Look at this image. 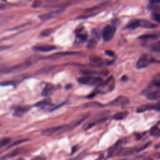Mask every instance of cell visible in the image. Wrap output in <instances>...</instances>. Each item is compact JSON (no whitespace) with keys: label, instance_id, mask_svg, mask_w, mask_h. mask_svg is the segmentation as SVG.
Here are the masks:
<instances>
[{"label":"cell","instance_id":"obj_35","mask_svg":"<svg viewBox=\"0 0 160 160\" xmlns=\"http://www.w3.org/2000/svg\"><path fill=\"white\" fill-rule=\"evenodd\" d=\"M149 3L152 4H160V0H149Z\"/></svg>","mask_w":160,"mask_h":160},{"label":"cell","instance_id":"obj_23","mask_svg":"<svg viewBox=\"0 0 160 160\" xmlns=\"http://www.w3.org/2000/svg\"><path fill=\"white\" fill-rule=\"evenodd\" d=\"M54 89H55V87L54 85H52L50 84H46V86L42 90V94L43 96H48L52 92V91L54 90Z\"/></svg>","mask_w":160,"mask_h":160},{"label":"cell","instance_id":"obj_37","mask_svg":"<svg viewBox=\"0 0 160 160\" xmlns=\"http://www.w3.org/2000/svg\"><path fill=\"white\" fill-rule=\"evenodd\" d=\"M6 8V6L3 4H0V10H2V9H4Z\"/></svg>","mask_w":160,"mask_h":160},{"label":"cell","instance_id":"obj_38","mask_svg":"<svg viewBox=\"0 0 160 160\" xmlns=\"http://www.w3.org/2000/svg\"><path fill=\"white\" fill-rule=\"evenodd\" d=\"M154 156H155L156 158H160V152H158V153L156 154Z\"/></svg>","mask_w":160,"mask_h":160},{"label":"cell","instance_id":"obj_1","mask_svg":"<svg viewBox=\"0 0 160 160\" xmlns=\"http://www.w3.org/2000/svg\"><path fill=\"white\" fill-rule=\"evenodd\" d=\"M111 112L109 111H103L97 114H96L92 119H91L88 122H87L83 126V129L84 131L88 130L94 126L99 124H102L106 121L110 117Z\"/></svg>","mask_w":160,"mask_h":160},{"label":"cell","instance_id":"obj_3","mask_svg":"<svg viewBox=\"0 0 160 160\" xmlns=\"http://www.w3.org/2000/svg\"><path fill=\"white\" fill-rule=\"evenodd\" d=\"M114 79L113 76L109 78L105 82H102L97 88V92L105 94L112 91L114 88Z\"/></svg>","mask_w":160,"mask_h":160},{"label":"cell","instance_id":"obj_24","mask_svg":"<svg viewBox=\"0 0 160 160\" xmlns=\"http://www.w3.org/2000/svg\"><path fill=\"white\" fill-rule=\"evenodd\" d=\"M21 149H22L21 148H18V149H16L15 150H13L12 151H11L10 152H9L6 155H5L3 157V158L6 159V158H14V157L20 154L22 152V150H21Z\"/></svg>","mask_w":160,"mask_h":160},{"label":"cell","instance_id":"obj_12","mask_svg":"<svg viewBox=\"0 0 160 160\" xmlns=\"http://www.w3.org/2000/svg\"><path fill=\"white\" fill-rule=\"evenodd\" d=\"M63 11L64 10L62 9H58L57 10L52 11H51V12H48V13L42 14L40 15L39 16V18L42 20H47V19L52 18L54 17H56V16L61 14L63 12Z\"/></svg>","mask_w":160,"mask_h":160},{"label":"cell","instance_id":"obj_16","mask_svg":"<svg viewBox=\"0 0 160 160\" xmlns=\"http://www.w3.org/2000/svg\"><path fill=\"white\" fill-rule=\"evenodd\" d=\"M90 64L94 67H101L105 64L106 62L100 57L92 56L90 58Z\"/></svg>","mask_w":160,"mask_h":160},{"label":"cell","instance_id":"obj_2","mask_svg":"<svg viewBox=\"0 0 160 160\" xmlns=\"http://www.w3.org/2000/svg\"><path fill=\"white\" fill-rule=\"evenodd\" d=\"M153 62H160V61L153 58L148 54H144L138 59L136 64V68L139 69H143Z\"/></svg>","mask_w":160,"mask_h":160},{"label":"cell","instance_id":"obj_21","mask_svg":"<svg viewBox=\"0 0 160 160\" xmlns=\"http://www.w3.org/2000/svg\"><path fill=\"white\" fill-rule=\"evenodd\" d=\"M157 25L155 24H153L148 21L146 20H141V27L143 28H147V29H155L157 28Z\"/></svg>","mask_w":160,"mask_h":160},{"label":"cell","instance_id":"obj_30","mask_svg":"<svg viewBox=\"0 0 160 160\" xmlns=\"http://www.w3.org/2000/svg\"><path fill=\"white\" fill-rule=\"evenodd\" d=\"M94 106H98V107H102V106H101V104L98 103V102H89L85 104V108H89V107H94Z\"/></svg>","mask_w":160,"mask_h":160},{"label":"cell","instance_id":"obj_15","mask_svg":"<svg viewBox=\"0 0 160 160\" xmlns=\"http://www.w3.org/2000/svg\"><path fill=\"white\" fill-rule=\"evenodd\" d=\"M160 33L159 32H154L150 34H145L140 36L138 39L141 41H148V40H155L159 38Z\"/></svg>","mask_w":160,"mask_h":160},{"label":"cell","instance_id":"obj_10","mask_svg":"<svg viewBox=\"0 0 160 160\" xmlns=\"http://www.w3.org/2000/svg\"><path fill=\"white\" fill-rule=\"evenodd\" d=\"M154 109L156 111H160V101L156 104H143L138 107L136 109L137 112H142L148 110Z\"/></svg>","mask_w":160,"mask_h":160},{"label":"cell","instance_id":"obj_27","mask_svg":"<svg viewBox=\"0 0 160 160\" xmlns=\"http://www.w3.org/2000/svg\"><path fill=\"white\" fill-rule=\"evenodd\" d=\"M150 49L152 51L159 52H160V41L152 44L150 46Z\"/></svg>","mask_w":160,"mask_h":160},{"label":"cell","instance_id":"obj_18","mask_svg":"<svg viewBox=\"0 0 160 160\" xmlns=\"http://www.w3.org/2000/svg\"><path fill=\"white\" fill-rule=\"evenodd\" d=\"M76 54H77V52H59L53 54L52 55H51L48 58V59H57V58H59L61 57L71 56V55Z\"/></svg>","mask_w":160,"mask_h":160},{"label":"cell","instance_id":"obj_34","mask_svg":"<svg viewBox=\"0 0 160 160\" xmlns=\"http://www.w3.org/2000/svg\"><path fill=\"white\" fill-rule=\"evenodd\" d=\"M105 52H106V54L108 56H111V57H114V52H112V51H109V50L106 51Z\"/></svg>","mask_w":160,"mask_h":160},{"label":"cell","instance_id":"obj_20","mask_svg":"<svg viewBox=\"0 0 160 160\" xmlns=\"http://www.w3.org/2000/svg\"><path fill=\"white\" fill-rule=\"evenodd\" d=\"M129 114V112L128 111H120L115 114L112 116V119L119 121V120H122L125 119L128 115Z\"/></svg>","mask_w":160,"mask_h":160},{"label":"cell","instance_id":"obj_7","mask_svg":"<svg viewBox=\"0 0 160 160\" xmlns=\"http://www.w3.org/2000/svg\"><path fill=\"white\" fill-rule=\"evenodd\" d=\"M143 94L149 100L160 99V89L149 85L148 89L143 91Z\"/></svg>","mask_w":160,"mask_h":160},{"label":"cell","instance_id":"obj_13","mask_svg":"<svg viewBox=\"0 0 160 160\" xmlns=\"http://www.w3.org/2000/svg\"><path fill=\"white\" fill-rule=\"evenodd\" d=\"M56 49V47L52 45H37L32 48V49L38 52H47L52 51Z\"/></svg>","mask_w":160,"mask_h":160},{"label":"cell","instance_id":"obj_4","mask_svg":"<svg viewBox=\"0 0 160 160\" xmlns=\"http://www.w3.org/2000/svg\"><path fill=\"white\" fill-rule=\"evenodd\" d=\"M78 81L80 84L84 85L98 86L102 82V79L100 77L86 75L85 76L79 78L78 79Z\"/></svg>","mask_w":160,"mask_h":160},{"label":"cell","instance_id":"obj_36","mask_svg":"<svg viewBox=\"0 0 160 160\" xmlns=\"http://www.w3.org/2000/svg\"><path fill=\"white\" fill-rule=\"evenodd\" d=\"M5 19H6V17H4V16H0V24L2 23V22H3L4 21H5Z\"/></svg>","mask_w":160,"mask_h":160},{"label":"cell","instance_id":"obj_19","mask_svg":"<svg viewBox=\"0 0 160 160\" xmlns=\"http://www.w3.org/2000/svg\"><path fill=\"white\" fill-rule=\"evenodd\" d=\"M150 86L160 89V72L156 74L154 78H152Z\"/></svg>","mask_w":160,"mask_h":160},{"label":"cell","instance_id":"obj_33","mask_svg":"<svg viewBox=\"0 0 160 160\" xmlns=\"http://www.w3.org/2000/svg\"><path fill=\"white\" fill-rule=\"evenodd\" d=\"M41 2H42V1L41 0H35L34 1V2L32 3V6L33 8H38V7H39L41 5Z\"/></svg>","mask_w":160,"mask_h":160},{"label":"cell","instance_id":"obj_5","mask_svg":"<svg viewBox=\"0 0 160 160\" xmlns=\"http://www.w3.org/2000/svg\"><path fill=\"white\" fill-rule=\"evenodd\" d=\"M116 31V24L112 22L111 24L106 25L102 31V37L104 41H110L114 37Z\"/></svg>","mask_w":160,"mask_h":160},{"label":"cell","instance_id":"obj_22","mask_svg":"<svg viewBox=\"0 0 160 160\" xmlns=\"http://www.w3.org/2000/svg\"><path fill=\"white\" fill-rule=\"evenodd\" d=\"M108 4V2H103V3H101L96 6H94V7H92V8H88L87 9H86L84 11L85 12H92L94 11H96L97 10H99L105 6H106Z\"/></svg>","mask_w":160,"mask_h":160},{"label":"cell","instance_id":"obj_8","mask_svg":"<svg viewBox=\"0 0 160 160\" xmlns=\"http://www.w3.org/2000/svg\"><path fill=\"white\" fill-rule=\"evenodd\" d=\"M100 38V32L98 29H94L92 30V35L91 38L89 40L88 44H87V48L89 49H92L95 48Z\"/></svg>","mask_w":160,"mask_h":160},{"label":"cell","instance_id":"obj_31","mask_svg":"<svg viewBox=\"0 0 160 160\" xmlns=\"http://www.w3.org/2000/svg\"><path fill=\"white\" fill-rule=\"evenodd\" d=\"M27 141H28V139H21V140H18V141H17L14 142V143L11 144V146L8 147V148H11V147H13V146H17V145L20 144H21V143L25 142H26Z\"/></svg>","mask_w":160,"mask_h":160},{"label":"cell","instance_id":"obj_29","mask_svg":"<svg viewBox=\"0 0 160 160\" xmlns=\"http://www.w3.org/2000/svg\"><path fill=\"white\" fill-rule=\"evenodd\" d=\"M77 37L81 41H85L88 38L87 34L86 33L82 32L81 31H78V32L77 33Z\"/></svg>","mask_w":160,"mask_h":160},{"label":"cell","instance_id":"obj_9","mask_svg":"<svg viewBox=\"0 0 160 160\" xmlns=\"http://www.w3.org/2000/svg\"><path fill=\"white\" fill-rule=\"evenodd\" d=\"M129 103V99L124 96H120L112 101L111 102L109 103L108 106H119V107H123L126 106Z\"/></svg>","mask_w":160,"mask_h":160},{"label":"cell","instance_id":"obj_32","mask_svg":"<svg viewBox=\"0 0 160 160\" xmlns=\"http://www.w3.org/2000/svg\"><path fill=\"white\" fill-rule=\"evenodd\" d=\"M52 32V29H45L44 31H43L41 34V36H49Z\"/></svg>","mask_w":160,"mask_h":160},{"label":"cell","instance_id":"obj_17","mask_svg":"<svg viewBox=\"0 0 160 160\" xmlns=\"http://www.w3.org/2000/svg\"><path fill=\"white\" fill-rule=\"evenodd\" d=\"M141 27V19H132L126 26V29L129 30H135Z\"/></svg>","mask_w":160,"mask_h":160},{"label":"cell","instance_id":"obj_26","mask_svg":"<svg viewBox=\"0 0 160 160\" xmlns=\"http://www.w3.org/2000/svg\"><path fill=\"white\" fill-rule=\"evenodd\" d=\"M51 104V101L49 99H43L39 102H38V103L36 104V106L39 107V108H46V106H50Z\"/></svg>","mask_w":160,"mask_h":160},{"label":"cell","instance_id":"obj_14","mask_svg":"<svg viewBox=\"0 0 160 160\" xmlns=\"http://www.w3.org/2000/svg\"><path fill=\"white\" fill-rule=\"evenodd\" d=\"M31 106H19L16 108V109L14 110V112L13 113V115L16 117H22L26 112L29 111L31 109Z\"/></svg>","mask_w":160,"mask_h":160},{"label":"cell","instance_id":"obj_25","mask_svg":"<svg viewBox=\"0 0 160 160\" xmlns=\"http://www.w3.org/2000/svg\"><path fill=\"white\" fill-rule=\"evenodd\" d=\"M149 133L152 136L160 137V128L158 126H154L150 129Z\"/></svg>","mask_w":160,"mask_h":160},{"label":"cell","instance_id":"obj_6","mask_svg":"<svg viewBox=\"0 0 160 160\" xmlns=\"http://www.w3.org/2000/svg\"><path fill=\"white\" fill-rule=\"evenodd\" d=\"M32 65V63L29 61H26L21 64H16L10 68H3V73L9 74V73H14L18 72L22 70H24L27 68H29Z\"/></svg>","mask_w":160,"mask_h":160},{"label":"cell","instance_id":"obj_28","mask_svg":"<svg viewBox=\"0 0 160 160\" xmlns=\"http://www.w3.org/2000/svg\"><path fill=\"white\" fill-rule=\"evenodd\" d=\"M152 18L155 21L160 22V8L152 12Z\"/></svg>","mask_w":160,"mask_h":160},{"label":"cell","instance_id":"obj_11","mask_svg":"<svg viewBox=\"0 0 160 160\" xmlns=\"http://www.w3.org/2000/svg\"><path fill=\"white\" fill-rule=\"evenodd\" d=\"M62 129L66 130L67 126H57L47 128L42 131V134H43L44 136H51L53 134L56 133L57 132L62 131Z\"/></svg>","mask_w":160,"mask_h":160}]
</instances>
